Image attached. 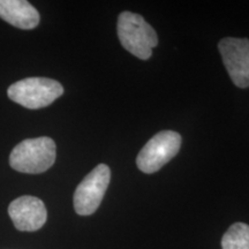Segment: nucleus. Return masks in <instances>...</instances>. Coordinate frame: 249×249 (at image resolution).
Returning <instances> with one entry per match:
<instances>
[{
    "label": "nucleus",
    "instance_id": "1",
    "mask_svg": "<svg viewBox=\"0 0 249 249\" xmlns=\"http://www.w3.org/2000/svg\"><path fill=\"white\" fill-rule=\"evenodd\" d=\"M55 157L57 147L52 139L48 136L27 139L12 150L9 165L22 173H43L54 164Z\"/></svg>",
    "mask_w": 249,
    "mask_h": 249
},
{
    "label": "nucleus",
    "instance_id": "2",
    "mask_svg": "<svg viewBox=\"0 0 249 249\" xmlns=\"http://www.w3.org/2000/svg\"><path fill=\"white\" fill-rule=\"evenodd\" d=\"M118 37L121 45L129 53L147 60L151 57L152 49L158 44V37L154 28L145 22L141 15L123 12L118 18Z\"/></svg>",
    "mask_w": 249,
    "mask_h": 249
},
{
    "label": "nucleus",
    "instance_id": "3",
    "mask_svg": "<svg viewBox=\"0 0 249 249\" xmlns=\"http://www.w3.org/2000/svg\"><path fill=\"white\" fill-rule=\"evenodd\" d=\"M62 93L64 87L46 77H28L13 83L7 90L9 99L31 110L49 107Z\"/></svg>",
    "mask_w": 249,
    "mask_h": 249
},
{
    "label": "nucleus",
    "instance_id": "4",
    "mask_svg": "<svg viewBox=\"0 0 249 249\" xmlns=\"http://www.w3.org/2000/svg\"><path fill=\"white\" fill-rule=\"evenodd\" d=\"M181 145V136L173 130L157 133L141 149L136 158L138 167L143 173H155L160 171L178 155Z\"/></svg>",
    "mask_w": 249,
    "mask_h": 249
},
{
    "label": "nucleus",
    "instance_id": "5",
    "mask_svg": "<svg viewBox=\"0 0 249 249\" xmlns=\"http://www.w3.org/2000/svg\"><path fill=\"white\" fill-rule=\"evenodd\" d=\"M111 180V170L99 164L86 177L74 193V209L80 216L92 214L101 205Z\"/></svg>",
    "mask_w": 249,
    "mask_h": 249
},
{
    "label": "nucleus",
    "instance_id": "6",
    "mask_svg": "<svg viewBox=\"0 0 249 249\" xmlns=\"http://www.w3.org/2000/svg\"><path fill=\"white\" fill-rule=\"evenodd\" d=\"M218 50L232 82L239 88L249 87V39L226 37Z\"/></svg>",
    "mask_w": 249,
    "mask_h": 249
},
{
    "label": "nucleus",
    "instance_id": "7",
    "mask_svg": "<svg viewBox=\"0 0 249 249\" xmlns=\"http://www.w3.org/2000/svg\"><path fill=\"white\" fill-rule=\"evenodd\" d=\"M8 213L15 229L23 232L39 230L48 219V211L42 200L34 196H21L9 204Z\"/></svg>",
    "mask_w": 249,
    "mask_h": 249
},
{
    "label": "nucleus",
    "instance_id": "8",
    "mask_svg": "<svg viewBox=\"0 0 249 249\" xmlns=\"http://www.w3.org/2000/svg\"><path fill=\"white\" fill-rule=\"evenodd\" d=\"M0 18L20 29H34L39 23V13L26 0H0Z\"/></svg>",
    "mask_w": 249,
    "mask_h": 249
},
{
    "label": "nucleus",
    "instance_id": "9",
    "mask_svg": "<svg viewBox=\"0 0 249 249\" xmlns=\"http://www.w3.org/2000/svg\"><path fill=\"white\" fill-rule=\"evenodd\" d=\"M222 249H249V225L233 224L223 235Z\"/></svg>",
    "mask_w": 249,
    "mask_h": 249
}]
</instances>
